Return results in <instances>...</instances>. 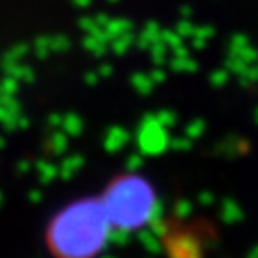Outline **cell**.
Segmentation results:
<instances>
[{
    "label": "cell",
    "mask_w": 258,
    "mask_h": 258,
    "mask_svg": "<svg viewBox=\"0 0 258 258\" xmlns=\"http://www.w3.org/2000/svg\"><path fill=\"white\" fill-rule=\"evenodd\" d=\"M111 222L100 197L79 199L54 216L46 245L54 258H94L105 247Z\"/></svg>",
    "instance_id": "obj_1"
},
{
    "label": "cell",
    "mask_w": 258,
    "mask_h": 258,
    "mask_svg": "<svg viewBox=\"0 0 258 258\" xmlns=\"http://www.w3.org/2000/svg\"><path fill=\"white\" fill-rule=\"evenodd\" d=\"M111 228L136 230L142 228L153 214L155 194L148 180L138 176H120L111 182L105 194L100 197Z\"/></svg>",
    "instance_id": "obj_2"
}]
</instances>
